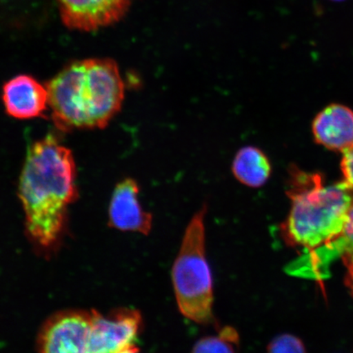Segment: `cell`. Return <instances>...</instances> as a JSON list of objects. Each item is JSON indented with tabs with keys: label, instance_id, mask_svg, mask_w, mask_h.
<instances>
[{
	"label": "cell",
	"instance_id": "7c38bea8",
	"mask_svg": "<svg viewBox=\"0 0 353 353\" xmlns=\"http://www.w3.org/2000/svg\"><path fill=\"white\" fill-rule=\"evenodd\" d=\"M321 247L338 249L347 268H353V200L341 235Z\"/></svg>",
	"mask_w": 353,
	"mask_h": 353
},
{
	"label": "cell",
	"instance_id": "5b68a950",
	"mask_svg": "<svg viewBox=\"0 0 353 353\" xmlns=\"http://www.w3.org/2000/svg\"><path fill=\"white\" fill-rule=\"evenodd\" d=\"M142 328L143 317L136 309H114L107 316L92 310L88 353L139 352L138 339Z\"/></svg>",
	"mask_w": 353,
	"mask_h": 353
},
{
	"label": "cell",
	"instance_id": "8992f818",
	"mask_svg": "<svg viewBox=\"0 0 353 353\" xmlns=\"http://www.w3.org/2000/svg\"><path fill=\"white\" fill-rule=\"evenodd\" d=\"M66 28L81 32L107 28L121 21L132 0H57Z\"/></svg>",
	"mask_w": 353,
	"mask_h": 353
},
{
	"label": "cell",
	"instance_id": "6da1fadb",
	"mask_svg": "<svg viewBox=\"0 0 353 353\" xmlns=\"http://www.w3.org/2000/svg\"><path fill=\"white\" fill-rule=\"evenodd\" d=\"M73 153L54 135L37 141L26 154L19 182L26 228L35 245L51 250L65 229L69 206L77 196Z\"/></svg>",
	"mask_w": 353,
	"mask_h": 353
},
{
	"label": "cell",
	"instance_id": "8fae6325",
	"mask_svg": "<svg viewBox=\"0 0 353 353\" xmlns=\"http://www.w3.org/2000/svg\"><path fill=\"white\" fill-rule=\"evenodd\" d=\"M240 347L239 334L232 326H224L214 336H207L197 341L193 352H235Z\"/></svg>",
	"mask_w": 353,
	"mask_h": 353
},
{
	"label": "cell",
	"instance_id": "9a60e30c",
	"mask_svg": "<svg viewBox=\"0 0 353 353\" xmlns=\"http://www.w3.org/2000/svg\"><path fill=\"white\" fill-rule=\"evenodd\" d=\"M347 285L350 287L353 293V268H347Z\"/></svg>",
	"mask_w": 353,
	"mask_h": 353
},
{
	"label": "cell",
	"instance_id": "4fadbf2b",
	"mask_svg": "<svg viewBox=\"0 0 353 353\" xmlns=\"http://www.w3.org/2000/svg\"><path fill=\"white\" fill-rule=\"evenodd\" d=\"M268 350L270 352L300 353L305 352V347L299 339L291 334H282L273 339Z\"/></svg>",
	"mask_w": 353,
	"mask_h": 353
},
{
	"label": "cell",
	"instance_id": "277c9868",
	"mask_svg": "<svg viewBox=\"0 0 353 353\" xmlns=\"http://www.w3.org/2000/svg\"><path fill=\"white\" fill-rule=\"evenodd\" d=\"M206 213L204 205L190 221L171 273L180 312L201 325L214 320L213 278L205 251Z\"/></svg>",
	"mask_w": 353,
	"mask_h": 353
},
{
	"label": "cell",
	"instance_id": "ba28073f",
	"mask_svg": "<svg viewBox=\"0 0 353 353\" xmlns=\"http://www.w3.org/2000/svg\"><path fill=\"white\" fill-rule=\"evenodd\" d=\"M2 99L8 116L19 120L41 117L48 108L46 85L28 74H19L4 83Z\"/></svg>",
	"mask_w": 353,
	"mask_h": 353
},
{
	"label": "cell",
	"instance_id": "7a4b0ae2",
	"mask_svg": "<svg viewBox=\"0 0 353 353\" xmlns=\"http://www.w3.org/2000/svg\"><path fill=\"white\" fill-rule=\"evenodd\" d=\"M46 87L52 121L64 132L104 129L125 99L120 68L110 59L73 61Z\"/></svg>",
	"mask_w": 353,
	"mask_h": 353
},
{
	"label": "cell",
	"instance_id": "3957f363",
	"mask_svg": "<svg viewBox=\"0 0 353 353\" xmlns=\"http://www.w3.org/2000/svg\"><path fill=\"white\" fill-rule=\"evenodd\" d=\"M288 195L292 207L284 226L289 244L316 249L341 235L353 200L345 181L325 185L319 174L290 170Z\"/></svg>",
	"mask_w": 353,
	"mask_h": 353
},
{
	"label": "cell",
	"instance_id": "2e32d148",
	"mask_svg": "<svg viewBox=\"0 0 353 353\" xmlns=\"http://www.w3.org/2000/svg\"><path fill=\"white\" fill-rule=\"evenodd\" d=\"M332 1H344V0H332Z\"/></svg>",
	"mask_w": 353,
	"mask_h": 353
},
{
	"label": "cell",
	"instance_id": "5bb4252c",
	"mask_svg": "<svg viewBox=\"0 0 353 353\" xmlns=\"http://www.w3.org/2000/svg\"><path fill=\"white\" fill-rule=\"evenodd\" d=\"M343 153L341 169L344 176L343 181L353 188V145Z\"/></svg>",
	"mask_w": 353,
	"mask_h": 353
},
{
	"label": "cell",
	"instance_id": "9c48e42d",
	"mask_svg": "<svg viewBox=\"0 0 353 353\" xmlns=\"http://www.w3.org/2000/svg\"><path fill=\"white\" fill-rule=\"evenodd\" d=\"M317 143L334 152H345L353 145V112L341 104L328 105L312 123Z\"/></svg>",
	"mask_w": 353,
	"mask_h": 353
},
{
	"label": "cell",
	"instance_id": "52a82bcc",
	"mask_svg": "<svg viewBox=\"0 0 353 353\" xmlns=\"http://www.w3.org/2000/svg\"><path fill=\"white\" fill-rule=\"evenodd\" d=\"M139 192L138 183L132 179H123L117 185L109 206L110 228L149 235L153 218L141 205Z\"/></svg>",
	"mask_w": 353,
	"mask_h": 353
},
{
	"label": "cell",
	"instance_id": "30bf717a",
	"mask_svg": "<svg viewBox=\"0 0 353 353\" xmlns=\"http://www.w3.org/2000/svg\"><path fill=\"white\" fill-rule=\"evenodd\" d=\"M233 175L242 184L257 188L267 183L272 167L266 154L261 150L248 145L243 148L234 158Z\"/></svg>",
	"mask_w": 353,
	"mask_h": 353
}]
</instances>
